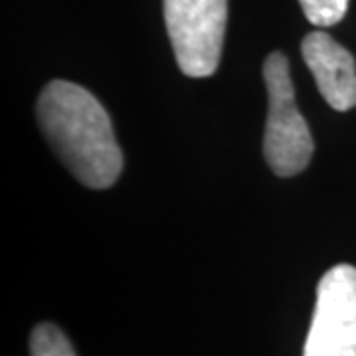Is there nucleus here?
Wrapping results in <instances>:
<instances>
[{
    "label": "nucleus",
    "instance_id": "f257e3e1",
    "mask_svg": "<svg viewBox=\"0 0 356 356\" xmlns=\"http://www.w3.org/2000/svg\"><path fill=\"white\" fill-rule=\"evenodd\" d=\"M36 113L51 151L81 184L95 191L115 184L123 170V154L113 123L93 93L56 79L42 89Z\"/></svg>",
    "mask_w": 356,
    "mask_h": 356
},
{
    "label": "nucleus",
    "instance_id": "f03ea898",
    "mask_svg": "<svg viewBox=\"0 0 356 356\" xmlns=\"http://www.w3.org/2000/svg\"><path fill=\"white\" fill-rule=\"evenodd\" d=\"M267 88V121L264 154L277 177H293L305 170L313 156V137L295 103L289 62L281 51L269 54L264 64Z\"/></svg>",
    "mask_w": 356,
    "mask_h": 356
},
{
    "label": "nucleus",
    "instance_id": "7ed1b4c3",
    "mask_svg": "<svg viewBox=\"0 0 356 356\" xmlns=\"http://www.w3.org/2000/svg\"><path fill=\"white\" fill-rule=\"evenodd\" d=\"M163 6L180 72L188 77L216 74L228 24V0H163Z\"/></svg>",
    "mask_w": 356,
    "mask_h": 356
},
{
    "label": "nucleus",
    "instance_id": "20e7f679",
    "mask_svg": "<svg viewBox=\"0 0 356 356\" xmlns=\"http://www.w3.org/2000/svg\"><path fill=\"white\" fill-rule=\"evenodd\" d=\"M303 356H356V267L334 266L318 281Z\"/></svg>",
    "mask_w": 356,
    "mask_h": 356
},
{
    "label": "nucleus",
    "instance_id": "39448f33",
    "mask_svg": "<svg viewBox=\"0 0 356 356\" xmlns=\"http://www.w3.org/2000/svg\"><path fill=\"white\" fill-rule=\"evenodd\" d=\"M301 54L332 109L356 107V62L350 51L325 32H311L301 44Z\"/></svg>",
    "mask_w": 356,
    "mask_h": 356
},
{
    "label": "nucleus",
    "instance_id": "423d86ee",
    "mask_svg": "<svg viewBox=\"0 0 356 356\" xmlns=\"http://www.w3.org/2000/svg\"><path fill=\"white\" fill-rule=\"evenodd\" d=\"M30 353L32 356H76L67 337L51 323H42L32 331Z\"/></svg>",
    "mask_w": 356,
    "mask_h": 356
},
{
    "label": "nucleus",
    "instance_id": "0eeeda50",
    "mask_svg": "<svg viewBox=\"0 0 356 356\" xmlns=\"http://www.w3.org/2000/svg\"><path fill=\"white\" fill-rule=\"evenodd\" d=\"M307 20L318 28L339 24L348 10V0H299Z\"/></svg>",
    "mask_w": 356,
    "mask_h": 356
}]
</instances>
